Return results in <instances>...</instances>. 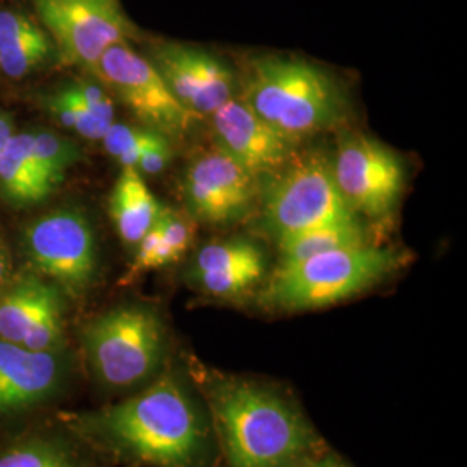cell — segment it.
Here are the masks:
<instances>
[{
  "instance_id": "cell-1",
  "label": "cell",
  "mask_w": 467,
  "mask_h": 467,
  "mask_svg": "<svg viewBox=\"0 0 467 467\" xmlns=\"http://www.w3.org/2000/svg\"><path fill=\"white\" fill-rule=\"evenodd\" d=\"M194 388L227 467H308L324 451L296 403L265 383L194 360Z\"/></svg>"
},
{
  "instance_id": "cell-2",
  "label": "cell",
  "mask_w": 467,
  "mask_h": 467,
  "mask_svg": "<svg viewBox=\"0 0 467 467\" xmlns=\"http://www.w3.org/2000/svg\"><path fill=\"white\" fill-rule=\"evenodd\" d=\"M87 431L118 457L154 467H213L217 441L202 400L173 372L87 419Z\"/></svg>"
},
{
  "instance_id": "cell-3",
  "label": "cell",
  "mask_w": 467,
  "mask_h": 467,
  "mask_svg": "<svg viewBox=\"0 0 467 467\" xmlns=\"http://www.w3.org/2000/svg\"><path fill=\"white\" fill-rule=\"evenodd\" d=\"M239 98L295 146L337 129L348 118V96L329 71L308 59L260 54L248 59Z\"/></svg>"
},
{
  "instance_id": "cell-4",
  "label": "cell",
  "mask_w": 467,
  "mask_h": 467,
  "mask_svg": "<svg viewBox=\"0 0 467 467\" xmlns=\"http://www.w3.org/2000/svg\"><path fill=\"white\" fill-rule=\"evenodd\" d=\"M403 256L400 251L368 244L279 265L260 293V301L289 314L326 308L383 283L403 265Z\"/></svg>"
},
{
  "instance_id": "cell-5",
  "label": "cell",
  "mask_w": 467,
  "mask_h": 467,
  "mask_svg": "<svg viewBox=\"0 0 467 467\" xmlns=\"http://www.w3.org/2000/svg\"><path fill=\"white\" fill-rule=\"evenodd\" d=\"M258 189L260 227L274 241L312 227L358 218L343 200L333 160L324 152L295 154Z\"/></svg>"
},
{
  "instance_id": "cell-6",
  "label": "cell",
  "mask_w": 467,
  "mask_h": 467,
  "mask_svg": "<svg viewBox=\"0 0 467 467\" xmlns=\"http://www.w3.org/2000/svg\"><path fill=\"white\" fill-rule=\"evenodd\" d=\"M165 326L146 305H119L87 324L84 347L100 383L127 389L146 383L165 355Z\"/></svg>"
},
{
  "instance_id": "cell-7",
  "label": "cell",
  "mask_w": 467,
  "mask_h": 467,
  "mask_svg": "<svg viewBox=\"0 0 467 467\" xmlns=\"http://www.w3.org/2000/svg\"><path fill=\"white\" fill-rule=\"evenodd\" d=\"M21 244L36 275L67 295L82 296L96 279V235L77 208H57L35 218L25 227Z\"/></svg>"
},
{
  "instance_id": "cell-8",
  "label": "cell",
  "mask_w": 467,
  "mask_h": 467,
  "mask_svg": "<svg viewBox=\"0 0 467 467\" xmlns=\"http://www.w3.org/2000/svg\"><path fill=\"white\" fill-rule=\"evenodd\" d=\"M142 127L152 129L170 139L184 137L198 119L175 99L167 82L130 42H118L100 56L90 71Z\"/></svg>"
},
{
  "instance_id": "cell-9",
  "label": "cell",
  "mask_w": 467,
  "mask_h": 467,
  "mask_svg": "<svg viewBox=\"0 0 467 467\" xmlns=\"http://www.w3.org/2000/svg\"><path fill=\"white\" fill-rule=\"evenodd\" d=\"M35 16L47 32L57 59L85 73L118 42L137 35L132 21L121 11L119 0H30Z\"/></svg>"
},
{
  "instance_id": "cell-10",
  "label": "cell",
  "mask_w": 467,
  "mask_h": 467,
  "mask_svg": "<svg viewBox=\"0 0 467 467\" xmlns=\"http://www.w3.org/2000/svg\"><path fill=\"white\" fill-rule=\"evenodd\" d=\"M337 189L357 217L381 222L395 213L405 189L400 156L366 134H345L333 160Z\"/></svg>"
},
{
  "instance_id": "cell-11",
  "label": "cell",
  "mask_w": 467,
  "mask_h": 467,
  "mask_svg": "<svg viewBox=\"0 0 467 467\" xmlns=\"http://www.w3.org/2000/svg\"><path fill=\"white\" fill-rule=\"evenodd\" d=\"M148 59L175 99L196 118L212 117L220 106L237 96L235 71L212 50L160 40L150 44Z\"/></svg>"
},
{
  "instance_id": "cell-12",
  "label": "cell",
  "mask_w": 467,
  "mask_h": 467,
  "mask_svg": "<svg viewBox=\"0 0 467 467\" xmlns=\"http://www.w3.org/2000/svg\"><path fill=\"white\" fill-rule=\"evenodd\" d=\"M258 181L217 146L191 160L182 182L189 217L208 225L244 220L258 201Z\"/></svg>"
},
{
  "instance_id": "cell-13",
  "label": "cell",
  "mask_w": 467,
  "mask_h": 467,
  "mask_svg": "<svg viewBox=\"0 0 467 467\" xmlns=\"http://www.w3.org/2000/svg\"><path fill=\"white\" fill-rule=\"evenodd\" d=\"M0 339L35 351L63 345V291L28 274L0 291Z\"/></svg>"
},
{
  "instance_id": "cell-14",
  "label": "cell",
  "mask_w": 467,
  "mask_h": 467,
  "mask_svg": "<svg viewBox=\"0 0 467 467\" xmlns=\"http://www.w3.org/2000/svg\"><path fill=\"white\" fill-rule=\"evenodd\" d=\"M208 118H212L215 146L256 181L279 171L296 154L298 146L275 132L239 96Z\"/></svg>"
},
{
  "instance_id": "cell-15",
  "label": "cell",
  "mask_w": 467,
  "mask_h": 467,
  "mask_svg": "<svg viewBox=\"0 0 467 467\" xmlns=\"http://www.w3.org/2000/svg\"><path fill=\"white\" fill-rule=\"evenodd\" d=\"M63 379L57 351H35L0 339V414L42 403Z\"/></svg>"
},
{
  "instance_id": "cell-16",
  "label": "cell",
  "mask_w": 467,
  "mask_h": 467,
  "mask_svg": "<svg viewBox=\"0 0 467 467\" xmlns=\"http://www.w3.org/2000/svg\"><path fill=\"white\" fill-rule=\"evenodd\" d=\"M57 56L54 42L34 17L0 9V71L19 80Z\"/></svg>"
},
{
  "instance_id": "cell-17",
  "label": "cell",
  "mask_w": 467,
  "mask_h": 467,
  "mask_svg": "<svg viewBox=\"0 0 467 467\" xmlns=\"http://www.w3.org/2000/svg\"><path fill=\"white\" fill-rule=\"evenodd\" d=\"M56 189L35 158L28 130L11 135L0 150V198L13 208H32Z\"/></svg>"
},
{
  "instance_id": "cell-18",
  "label": "cell",
  "mask_w": 467,
  "mask_h": 467,
  "mask_svg": "<svg viewBox=\"0 0 467 467\" xmlns=\"http://www.w3.org/2000/svg\"><path fill=\"white\" fill-rule=\"evenodd\" d=\"M163 204L150 192L144 177L135 168H121L109 196V217L119 239L135 248L156 225Z\"/></svg>"
},
{
  "instance_id": "cell-19",
  "label": "cell",
  "mask_w": 467,
  "mask_h": 467,
  "mask_svg": "<svg viewBox=\"0 0 467 467\" xmlns=\"http://www.w3.org/2000/svg\"><path fill=\"white\" fill-rule=\"evenodd\" d=\"M275 243L281 254L279 265L296 264L310 256L329 251L360 248L372 244L360 218L317 225L303 233L285 235Z\"/></svg>"
},
{
  "instance_id": "cell-20",
  "label": "cell",
  "mask_w": 467,
  "mask_h": 467,
  "mask_svg": "<svg viewBox=\"0 0 467 467\" xmlns=\"http://www.w3.org/2000/svg\"><path fill=\"white\" fill-rule=\"evenodd\" d=\"M267 270V258L215 268L200 274H189V283L201 293L218 300H235L251 293L262 283Z\"/></svg>"
},
{
  "instance_id": "cell-21",
  "label": "cell",
  "mask_w": 467,
  "mask_h": 467,
  "mask_svg": "<svg viewBox=\"0 0 467 467\" xmlns=\"http://www.w3.org/2000/svg\"><path fill=\"white\" fill-rule=\"evenodd\" d=\"M35 158L47 171L50 181L59 187L67 177L69 168L84 161V152L67 135L54 132L49 129H32L28 130Z\"/></svg>"
},
{
  "instance_id": "cell-22",
  "label": "cell",
  "mask_w": 467,
  "mask_h": 467,
  "mask_svg": "<svg viewBox=\"0 0 467 467\" xmlns=\"http://www.w3.org/2000/svg\"><path fill=\"white\" fill-rule=\"evenodd\" d=\"M44 106L61 127L73 130L75 134L88 139L100 140L111 123L102 121L92 111H88L84 102L73 92L69 84L59 87L56 92L44 99Z\"/></svg>"
},
{
  "instance_id": "cell-23",
  "label": "cell",
  "mask_w": 467,
  "mask_h": 467,
  "mask_svg": "<svg viewBox=\"0 0 467 467\" xmlns=\"http://www.w3.org/2000/svg\"><path fill=\"white\" fill-rule=\"evenodd\" d=\"M170 137L142 125L113 121L102 135V148L121 168H135L140 156Z\"/></svg>"
},
{
  "instance_id": "cell-24",
  "label": "cell",
  "mask_w": 467,
  "mask_h": 467,
  "mask_svg": "<svg viewBox=\"0 0 467 467\" xmlns=\"http://www.w3.org/2000/svg\"><path fill=\"white\" fill-rule=\"evenodd\" d=\"M260 258H265V253L248 237H231L223 241H215L202 246L194 254L187 275L215 270V268L231 267L237 264H246Z\"/></svg>"
},
{
  "instance_id": "cell-25",
  "label": "cell",
  "mask_w": 467,
  "mask_h": 467,
  "mask_svg": "<svg viewBox=\"0 0 467 467\" xmlns=\"http://www.w3.org/2000/svg\"><path fill=\"white\" fill-rule=\"evenodd\" d=\"M177 260L179 258L173 254V251L170 250V246L163 241V235L158 227V222H156V225L135 246L134 260H132L129 270L125 272V275L121 277V284L123 285L132 284L142 274H146L150 270H156V268L167 267Z\"/></svg>"
},
{
  "instance_id": "cell-26",
  "label": "cell",
  "mask_w": 467,
  "mask_h": 467,
  "mask_svg": "<svg viewBox=\"0 0 467 467\" xmlns=\"http://www.w3.org/2000/svg\"><path fill=\"white\" fill-rule=\"evenodd\" d=\"M0 467H78V464L50 443H23L0 455Z\"/></svg>"
},
{
  "instance_id": "cell-27",
  "label": "cell",
  "mask_w": 467,
  "mask_h": 467,
  "mask_svg": "<svg viewBox=\"0 0 467 467\" xmlns=\"http://www.w3.org/2000/svg\"><path fill=\"white\" fill-rule=\"evenodd\" d=\"M158 227L163 235V241L177 258H181L191 248L194 241V222L191 218L184 217L173 208L163 206V212L158 218Z\"/></svg>"
},
{
  "instance_id": "cell-28",
  "label": "cell",
  "mask_w": 467,
  "mask_h": 467,
  "mask_svg": "<svg viewBox=\"0 0 467 467\" xmlns=\"http://www.w3.org/2000/svg\"><path fill=\"white\" fill-rule=\"evenodd\" d=\"M69 87L78 96V99L84 102V106L88 111H92L96 117L100 118L106 123L115 121V117H117L115 100L104 88V85L99 84L96 78L94 80H88V78L77 80V82H71Z\"/></svg>"
},
{
  "instance_id": "cell-29",
  "label": "cell",
  "mask_w": 467,
  "mask_h": 467,
  "mask_svg": "<svg viewBox=\"0 0 467 467\" xmlns=\"http://www.w3.org/2000/svg\"><path fill=\"white\" fill-rule=\"evenodd\" d=\"M173 160V146H171V139H167L163 142H160L158 146L146 150L140 160L137 161L135 170L146 177V175H160L165 168L171 163Z\"/></svg>"
},
{
  "instance_id": "cell-30",
  "label": "cell",
  "mask_w": 467,
  "mask_h": 467,
  "mask_svg": "<svg viewBox=\"0 0 467 467\" xmlns=\"http://www.w3.org/2000/svg\"><path fill=\"white\" fill-rule=\"evenodd\" d=\"M308 467H350L345 461H341L336 453L322 451L317 459Z\"/></svg>"
},
{
  "instance_id": "cell-31",
  "label": "cell",
  "mask_w": 467,
  "mask_h": 467,
  "mask_svg": "<svg viewBox=\"0 0 467 467\" xmlns=\"http://www.w3.org/2000/svg\"><path fill=\"white\" fill-rule=\"evenodd\" d=\"M15 134V123L13 118L7 113H0V150L5 146V142L11 139V135Z\"/></svg>"
},
{
  "instance_id": "cell-32",
  "label": "cell",
  "mask_w": 467,
  "mask_h": 467,
  "mask_svg": "<svg viewBox=\"0 0 467 467\" xmlns=\"http://www.w3.org/2000/svg\"><path fill=\"white\" fill-rule=\"evenodd\" d=\"M9 272H11V267H9V258H7V253L4 250L2 243H0V287H2L4 284L7 283V279H9Z\"/></svg>"
},
{
  "instance_id": "cell-33",
  "label": "cell",
  "mask_w": 467,
  "mask_h": 467,
  "mask_svg": "<svg viewBox=\"0 0 467 467\" xmlns=\"http://www.w3.org/2000/svg\"><path fill=\"white\" fill-rule=\"evenodd\" d=\"M0 113H2V111H0Z\"/></svg>"
}]
</instances>
